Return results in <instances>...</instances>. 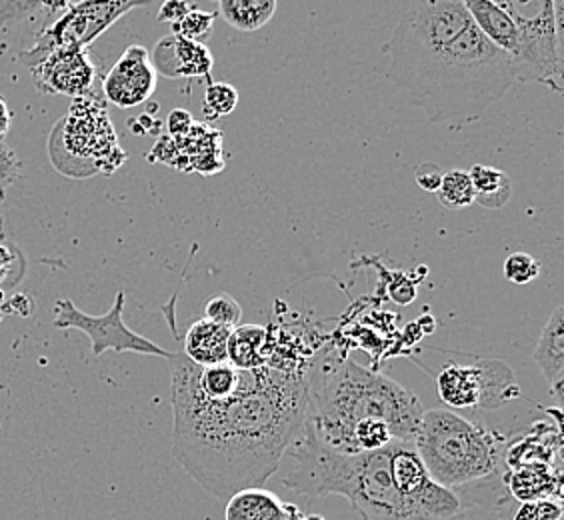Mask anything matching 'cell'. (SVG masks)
Returning <instances> with one entry per match:
<instances>
[{"label": "cell", "instance_id": "obj_37", "mask_svg": "<svg viewBox=\"0 0 564 520\" xmlns=\"http://www.w3.org/2000/svg\"><path fill=\"white\" fill-rule=\"evenodd\" d=\"M304 520H325L321 514H311V517H306Z\"/></svg>", "mask_w": 564, "mask_h": 520}, {"label": "cell", "instance_id": "obj_6", "mask_svg": "<svg viewBox=\"0 0 564 520\" xmlns=\"http://www.w3.org/2000/svg\"><path fill=\"white\" fill-rule=\"evenodd\" d=\"M48 149L56 169L75 178L112 173L124 161L105 100L93 93L75 98L53 130Z\"/></svg>", "mask_w": 564, "mask_h": 520}, {"label": "cell", "instance_id": "obj_11", "mask_svg": "<svg viewBox=\"0 0 564 520\" xmlns=\"http://www.w3.org/2000/svg\"><path fill=\"white\" fill-rule=\"evenodd\" d=\"M156 80L159 75L152 66L149 51L141 44H132L105 76L102 93L110 105L132 109L144 105L154 95Z\"/></svg>", "mask_w": 564, "mask_h": 520}, {"label": "cell", "instance_id": "obj_2", "mask_svg": "<svg viewBox=\"0 0 564 520\" xmlns=\"http://www.w3.org/2000/svg\"><path fill=\"white\" fill-rule=\"evenodd\" d=\"M387 78L436 124L465 127L514 85L512 61L480 33L463 0H419L382 46Z\"/></svg>", "mask_w": 564, "mask_h": 520}, {"label": "cell", "instance_id": "obj_19", "mask_svg": "<svg viewBox=\"0 0 564 520\" xmlns=\"http://www.w3.org/2000/svg\"><path fill=\"white\" fill-rule=\"evenodd\" d=\"M289 502L267 488H245L228 497L227 520H286Z\"/></svg>", "mask_w": 564, "mask_h": 520}, {"label": "cell", "instance_id": "obj_35", "mask_svg": "<svg viewBox=\"0 0 564 520\" xmlns=\"http://www.w3.org/2000/svg\"><path fill=\"white\" fill-rule=\"evenodd\" d=\"M554 21H556V31L564 41V0H553Z\"/></svg>", "mask_w": 564, "mask_h": 520}, {"label": "cell", "instance_id": "obj_5", "mask_svg": "<svg viewBox=\"0 0 564 520\" xmlns=\"http://www.w3.org/2000/svg\"><path fill=\"white\" fill-rule=\"evenodd\" d=\"M510 436L455 411H424L414 446L429 475L448 488L465 509H497L509 500L507 446Z\"/></svg>", "mask_w": 564, "mask_h": 520}, {"label": "cell", "instance_id": "obj_34", "mask_svg": "<svg viewBox=\"0 0 564 520\" xmlns=\"http://www.w3.org/2000/svg\"><path fill=\"white\" fill-rule=\"evenodd\" d=\"M12 124V112L7 105V100L0 97V142L9 134Z\"/></svg>", "mask_w": 564, "mask_h": 520}, {"label": "cell", "instance_id": "obj_23", "mask_svg": "<svg viewBox=\"0 0 564 520\" xmlns=\"http://www.w3.org/2000/svg\"><path fill=\"white\" fill-rule=\"evenodd\" d=\"M436 198L448 210H460V208L473 205L475 191H473L468 173L458 171V169H451L443 173V181L436 191Z\"/></svg>", "mask_w": 564, "mask_h": 520}, {"label": "cell", "instance_id": "obj_31", "mask_svg": "<svg viewBox=\"0 0 564 520\" xmlns=\"http://www.w3.org/2000/svg\"><path fill=\"white\" fill-rule=\"evenodd\" d=\"M414 178H416V185L421 186L426 193H436L438 186H441V181H443V171L436 163H423L416 169Z\"/></svg>", "mask_w": 564, "mask_h": 520}, {"label": "cell", "instance_id": "obj_8", "mask_svg": "<svg viewBox=\"0 0 564 520\" xmlns=\"http://www.w3.org/2000/svg\"><path fill=\"white\" fill-rule=\"evenodd\" d=\"M434 382L438 399L453 411H497L521 397L514 372L500 358L448 360Z\"/></svg>", "mask_w": 564, "mask_h": 520}, {"label": "cell", "instance_id": "obj_25", "mask_svg": "<svg viewBox=\"0 0 564 520\" xmlns=\"http://www.w3.org/2000/svg\"><path fill=\"white\" fill-rule=\"evenodd\" d=\"M205 318L227 328H235L240 325L242 318V306L237 303L235 296L227 293H218L208 299L205 306Z\"/></svg>", "mask_w": 564, "mask_h": 520}, {"label": "cell", "instance_id": "obj_24", "mask_svg": "<svg viewBox=\"0 0 564 520\" xmlns=\"http://www.w3.org/2000/svg\"><path fill=\"white\" fill-rule=\"evenodd\" d=\"M239 105V90L228 83H210L205 93L203 115L207 120L228 117Z\"/></svg>", "mask_w": 564, "mask_h": 520}, {"label": "cell", "instance_id": "obj_15", "mask_svg": "<svg viewBox=\"0 0 564 520\" xmlns=\"http://www.w3.org/2000/svg\"><path fill=\"white\" fill-rule=\"evenodd\" d=\"M532 360L539 365L554 399L563 402L564 389V308L556 306L543 335L532 350Z\"/></svg>", "mask_w": 564, "mask_h": 520}, {"label": "cell", "instance_id": "obj_17", "mask_svg": "<svg viewBox=\"0 0 564 520\" xmlns=\"http://www.w3.org/2000/svg\"><path fill=\"white\" fill-rule=\"evenodd\" d=\"M232 328L217 325L208 318L196 321L185 336V355L198 367H215L227 362L228 336Z\"/></svg>", "mask_w": 564, "mask_h": 520}, {"label": "cell", "instance_id": "obj_1", "mask_svg": "<svg viewBox=\"0 0 564 520\" xmlns=\"http://www.w3.org/2000/svg\"><path fill=\"white\" fill-rule=\"evenodd\" d=\"M173 369V455L218 499L262 488L303 429L311 379L301 370H242L237 392L207 399L193 387L176 353Z\"/></svg>", "mask_w": 564, "mask_h": 520}, {"label": "cell", "instance_id": "obj_36", "mask_svg": "<svg viewBox=\"0 0 564 520\" xmlns=\"http://www.w3.org/2000/svg\"><path fill=\"white\" fill-rule=\"evenodd\" d=\"M306 517H304L303 512H301V509L299 507H294V505H291L289 502V507H286V520H304Z\"/></svg>", "mask_w": 564, "mask_h": 520}, {"label": "cell", "instance_id": "obj_3", "mask_svg": "<svg viewBox=\"0 0 564 520\" xmlns=\"http://www.w3.org/2000/svg\"><path fill=\"white\" fill-rule=\"evenodd\" d=\"M284 456L294 461L284 487L306 499L345 497L362 520H463L467 512L429 475L414 443L392 441L379 451L345 455L301 429Z\"/></svg>", "mask_w": 564, "mask_h": 520}, {"label": "cell", "instance_id": "obj_33", "mask_svg": "<svg viewBox=\"0 0 564 520\" xmlns=\"http://www.w3.org/2000/svg\"><path fill=\"white\" fill-rule=\"evenodd\" d=\"M414 294H416V291H414L413 284L409 281H404L402 289H397V286L392 289V301H397L399 304L413 303Z\"/></svg>", "mask_w": 564, "mask_h": 520}, {"label": "cell", "instance_id": "obj_9", "mask_svg": "<svg viewBox=\"0 0 564 520\" xmlns=\"http://www.w3.org/2000/svg\"><path fill=\"white\" fill-rule=\"evenodd\" d=\"M149 2L151 0H80L78 4H73L68 11L63 12L58 21L51 26H44L43 33L36 36L33 48L21 53V61L29 68H33L58 48H87L88 44L119 21L122 14Z\"/></svg>", "mask_w": 564, "mask_h": 520}, {"label": "cell", "instance_id": "obj_18", "mask_svg": "<svg viewBox=\"0 0 564 520\" xmlns=\"http://www.w3.org/2000/svg\"><path fill=\"white\" fill-rule=\"evenodd\" d=\"M269 331L261 325H239L228 336L227 362L239 370H254L269 362Z\"/></svg>", "mask_w": 564, "mask_h": 520}, {"label": "cell", "instance_id": "obj_29", "mask_svg": "<svg viewBox=\"0 0 564 520\" xmlns=\"http://www.w3.org/2000/svg\"><path fill=\"white\" fill-rule=\"evenodd\" d=\"M21 178V161L17 152L0 142V195Z\"/></svg>", "mask_w": 564, "mask_h": 520}, {"label": "cell", "instance_id": "obj_4", "mask_svg": "<svg viewBox=\"0 0 564 520\" xmlns=\"http://www.w3.org/2000/svg\"><path fill=\"white\" fill-rule=\"evenodd\" d=\"M308 379L311 389L303 431L316 443L335 453L352 455V429L367 419L389 424L394 441L414 443L424 407L413 390L404 389L384 375L358 367L352 360H338L323 369L321 377Z\"/></svg>", "mask_w": 564, "mask_h": 520}, {"label": "cell", "instance_id": "obj_30", "mask_svg": "<svg viewBox=\"0 0 564 520\" xmlns=\"http://www.w3.org/2000/svg\"><path fill=\"white\" fill-rule=\"evenodd\" d=\"M193 127H195V119L188 110L174 109L166 117V132L171 139H185Z\"/></svg>", "mask_w": 564, "mask_h": 520}, {"label": "cell", "instance_id": "obj_16", "mask_svg": "<svg viewBox=\"0 0 564 520\" xmlns=\"http://www.w3.org/2000/svg\"><path fill=\"white\" fill-rule=\"evenodd\" d=\"M505 483H507L510 497H514L521 502L541 499L561 500L563 473L558 465L531 463V465L509 468Z\"/></svg>", "mask_w": 564, "mask_h": 520}, {"label": "cell", "instance_id": "obj_20", "mask_svg": "<svg viewBox=\"0 0 564 520\" xmlns=\"http://www.w3.org/2000/svg\"><path fill=\"white\" fill-rule=\"evenodd\" d=\"M218 14L240 33H254L276 14V0H217Z\"/></svg>", "mask_w": 564, "mask_h": 520}, {"label": "cell", "instance_id": "obj_13", "mask_svg": "<svg viewBox=\"0 0 564 520\" xmlns=\"http://www.w3.org/2000/svg\"><path fill=\"white\" fill-rule=\"evenodd\" d=\"M152 66L156 75L166 78H207L213 71V53L205 43L188 41L178 34H169L161 39L154 53Z\"/></svg>", "mask_w": 564, "mask_h": 520}, {"label": "cell", "instance_id": "obj_14", "mask_svg": "<svg viewBox=\"0 0 564 520\" xmlns=\"http://www.w3.org/2000/svg\"><path fill=\"white\" fill-rule=\"evenodd\" d=\"M465 9L478 31L489 39L490 43L507 53L512 61V71L521 65L522 41L519 29L507 12L495 4L492 0H463Z\"/></svg>", "mask_w": 564, "mask_h": 520}, {"label": "cell", "instance_id": "obj_7", "mask_svg": "<svg viewBox=\"0 0 564 520\" xmlns=\"http://www.w3.org/2000/svg\"><path fill=\"white\" fill-rule=\"evenodd\" d=\"M509 14L522 41L521 65L514 78L521 83H541L554 93H563L564 41L556 31L553 0H492Z\"/></svg>", "mask_w": 564, "mask_h": 520}, {"label": "cell", "instance_id": "obj_10", "mask_svg": "<svg viewBox=\"0 0 564 520\" xmlns=\"http://www.w3.org/2000/svg\"><path fill=\"white\" fill-rule=\"evenodd\" d=\"M124 313V293L117 294L115 304L107 315L93 316L76 308L70 299H61L55 304V328H76L90 338L93 355L100 357L107 350L115 353H139V355H151V357L171 358L174 353L164 350L156 343L134 333L132 328L124 325L122 321Z\"/></svg>", "mask_w": 564, "mask_h": 520}, {"label": "cell", "instance_id": "obj_28", "mask_svg": "<svg viewBox=\"0 0 564 520\" xmlns=\"http://www.w3.org/2000/svg\"><path fill=\"white\" fill-rule=\"evenodd\" d=\"M561 517H563L561 500L541 499L522 502L512 520H561Z\"/></svg>", "mask_w": 564, "mask_h": 520}, {"label": "cell", "instance_id": "obj_22", "mask_svg": "<svg viewBox=\"0 0 564 520\" xmlns=\"http://www.w3.org/2000/svg\"><path fill=\"white\" fill-rule=\"evenodd\" d=\"M73 7V0H0V31L9 24L33 19L39 12L63 14Z\"/></svg>", "mask_w": 564, "mask_h": 520}, {"label": "cell", "instance_id": "obj_12", "mask_svg": "<svg viewBox=\"0 0 564 520\" xmlns=\"http://www.w3.org/2000/svg\"><path fill=\"white\" fill-rule=\"evenodd\" d=\"M34 85L46 95L78 98L90 93L97 78V66L87 48H58L31 68Z\"/></svg>", "mask_w": 564, "mask_h": 520}, {"label": "cell", "instance_id": "obj_32", "mask_svg": "<svg viewBox=\"0 0 564 520\" xmlns=\"http://www.w3.org/2000/svg\"><path fill=\"white\" fill-rule=\"evenodd\" d=\"M191 9H195V7L188 0H164L156 19L161 22H169V24H176L185 19Z\"/></svg>", "mask_w": 564, "mask_h": 520}, {"label": "cell", "instance_id": "obj_27", "mask_svg": "<svg viewBox=\"0 0 564 520\" xmlns=\"http://www.w3.org/2000/svg\"><path fill=\"white\" fill-rule=\"evenodd\" d=\"M541 260L534 259L527 252H514L510 254L509 259L505 260L502 272L507 277V281L512 284H529V282L536 281L541 274Z\"/></svg>", "mask_w": 564, "mask_h": 520}, {"label": "cell", "instance_id": "obj_26", "mask_svg": "<svg viewBox=\"0 0 564 520\" xmlns=\"http://www.w3.org/2000/svg\"><path fill=\"white\" fill-rule=\"evenodd\" d=\"M215 12L200 11V9H191L185 19L181 22L173 24V34H178L188 41H196L203 43L208 34L213 33L215 26Z\"/></svg>", "mask_w": 564, "mask_h": 520}, {"label": "cell", "instance_id": "obj_21", "mask_svg": "<svg viewBox=\"0 0 564 520\" xmlns=\"http://www.w3.org/2000/svg\"><path fill=\"white\" fill-rule=\"evenodd\" d=\"M470 183L475 191V203L490 210L502 208L512 196V183L509 174L500 171L497 166H482L475 164L470 171Z\"/></svg>", "mask_w": 564, "mask_h": 520}]
</instances>
